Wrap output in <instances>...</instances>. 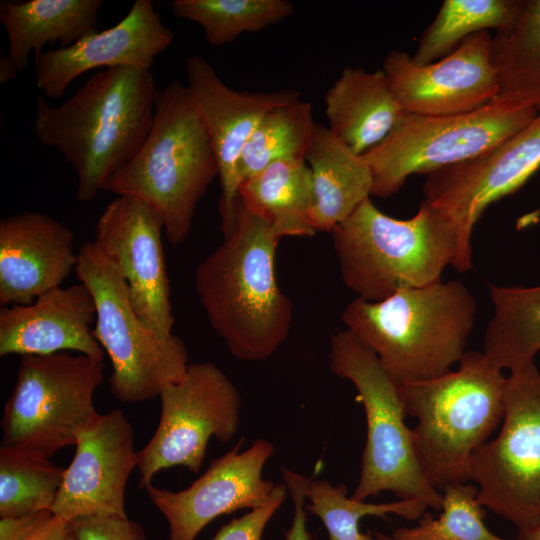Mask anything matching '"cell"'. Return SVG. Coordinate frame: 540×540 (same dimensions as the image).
<instances>
[{
    "label": "cell",
    "instance_id": "obj_1",
    "mask_svg": "<svg viewBox=\"0 0 540 540\" xmlns=\"http://www.w3.org/2000/svg\"><path fill=\"white\" fill-rule=\"evenodd\" d=\"M157 90L150 69L123 66L98 71L60 105L38 96L35 135L74 169L77 200L95 198L137 153L152 125Z\"/></svg>",
    "mask_w": 540,
    "mask_h": 540
},
{
    "label": "cell",
    "instance_id": "obj_2",
    "mask_svg": "<svg viewBox=\"0 0 540 540\" xmlns=\"http://www.w3.org/2000/svg\"><path fill=\"white\" fill-rule=\"evenodd\" d=\"M222 232V244L195 271L200 304L234 357L267 359L285 342L292 322V303L275 274L282 237L239 199Z\"/></svg>",
    "mask_w": 540,
    "mask_h": 540
},
{
    "label": "cell",
    "instance_id": "obj_3",
    "mask_svg": "<svg viewBox=\"0 0 540 540\" xmlns=\"http://www.w3.org/2000/svg\"><path fill=\"white\" fill-rule=\"evenodd\" d=\"M476 300L457 280L404 289L376 302L357 297L341 319L399 385L450 371L465 354Z\"/></svg>",
    "mask_w": 540,
    "mask_h": 540
},
{
    "label": "cell",
    "instance_id": "obj_4",
    "mask_svg": "<svg viewBox=\"0 0 540 540\" xmlns=\"http://www.w3.org/2000/svg\"><path fill=\"white\" fill-rule=\"evenodd\" d=\"M218 175L210 138L188 88L173 80L157 90L152 125L141 147L103 190L151 207L168 241L177 246L188 238L197 205Z\"/></svg>",
    "mask_w": 540,
    "mask_h": 540
},
{
    "label": "cell",
    "instance_id": "obj_5",
    "mask_svg": "<svg viewBox=\"0 0 540 540\" xmlns=\"http://www.w3.org/2000/svg\"><path fill=\"white\" fill-rule=\"evenodd\" d=\"M331 233L345 285L367 301L437 283L446 266H459L457 229L425 201L402 220L369 197Z\"/></svg>",
    "mask_w": 540,
    "mask_h": 540
},
{
    "label": "cell",
    "instance_id": "obj_6",
    "mask_svg": "<svg viewBox=\"0 0 540 540\" xmlns=\"http://www.w3.org/2000/svg\"><path fill=\"white\" fill-rule=\"evenodd\" d=\"M455 371L399 386L418 460L438 490L470 481L473 453L502 421L507 377L483 352H465Z\"/></svg>",
    "mask_w": 540,
    "mask_h": 540
},
{
    "label": "cell",
    "instance_id": "obj_7",
    "mask_svg": "<svg viewBox=\"0 0 540 540\" xmlns=\"http://www.w3.org/2000/svg\"><path fill=\"white\" fill-rule=\"evenodd\" d=\"M329 367L354 385L366 417L361 472L351 497L365 501L388 491L399 499L420 500L440 511L443 495L418 460L412 429L405 423L407 413L399 385L375 353L349 330H340L330 339Z\"/></svg>",
    "mask_w": 540,
    "mask_h": 540
},
{
    "label": "cell",
    "instance_id": "obj_8",
    "mask_svg": "<svg viewBox=\"0 0 540 540\" xmlns=\"http://www.w3.org/2000/svg\"><path fill=\"white\" fill-rule=\"evenodd\" d=\"M75 271L95 302L93 335L111 360L114 397L142 402L181 381L189 365L184 342L175 334L160 336L140 319L125 280L94 241L79 248Z\"/></svg>",
    "mask_w": 540,
    "mask_h": 540
},
{
    "label": "cell",
    "instance_id": "obj_9",
    "mask_svg": "<svg viewBox=\"0 0 540 540\" xmlns=\"http://www.w3.org/2000/svg\"><path fill=\"white\" fill-rule=\"evenodd\" d=\"M104 359L70 352L22 356L0 422L2 447L51 458L74 446L76 434L100 414L94 394Z\"/></svg>",
    "mask_w": 540,
    "mask_h": 540
},
{
    "label": "cell",
    "instance_id": "obj_10",
    "mask_svg": "<svg viewBox=\"0 0 540 540\" xmlns=\"http://www.w3.org/2000/svg\"><path fill=\"white\" fill-rule=\"evenodd\" d=\"M530 106L497 101L463 114H404L387 137L362 155L373 175L371 195L397 193L413 174L472 159L518 132L537 114Z\"/></svg>",
    "mask_w": 540,
    "mask_h": 540
},
{
    "label": "cell",
    "instance_id": "obj_11",
    "mask_svg": "<svg viewBox=\"0 0 540 540\" xmlns=\"http://www.w3.org/2000/svg\"><path fill=\"white\" fill-rule=\"evenodd\" d=\"M480 505L519 531L540 525V372L535 362L507 377L502 427L470 461Z\"/></svg>",
    "mask_w": 540,
    "mask_h": 540
},
{
    "label": "cell",
    "instance_id": "obj_12",
    "mask_svg": "<svg viewBox=\"0 0 540 540\" xmlns=\"http://www.w3.org/2000/svg\"><path fill=\"white\" fill-rule=\"evenodd\" d=\"M161 413L150 441L138 451L139 486L171 467L199 472L209 440L226 443L239 428L242 398L229 377L210 362L189 363L186 375L165 386Z\"/></svg>",
    "mask_w": 540,
    "mask_h": 540
},
{
    "label": "cell",
    "instance_id": "obj_13",
    "mask_svg": "<svg viewBox=\"0 0 540 540\" xmlns=\"http://www.w3.org/2000/svg\"><path fill=\"white\" fill-rule=\"evenodd\" d=\"M539 168L540 111L518 132L476 157L427 175L423 201L458 232V271L472 268L473 229L485 209L519 190Z\"/></svg>",
    "mask_w": 540,
    "mask_h": 540
},
{
    "label": "cell",
    "instance_id": "obj_14",
    "mask_svg": "<svg viewBox=\"0 0 540 540\" xmlns=\"http://www.w3.org/2000/svg\"><path fill=\"white\" fill-rule=\"evenodd\" d=\"M162 232L163 221L156 211L123 195L102 211L93 241L125 280L140 319L160 336L169 337L174 334V317Z\"/></svg>",
    "mask_w": 540,
    "mask_h": 540
},
{
    "label": "cell",
    "instance_id": "obj_15",
    "mask_svg": "<svg viewBox=\"0 0 540 540\" xmlns=\"http://www.w3.org/2000/svg\"><path fill=\"white\" fill-rule=\"evenodd\" d=\"M382 70L406 114H463L487 105L499 92L489 30L470 35L449 55L425 65L415 64L404 51L392 50Z\"/></svg>",
    "mask_w": 540,
    "mask_h": 540
},
{
    "label": "cell",
    "instance_id": "obj_16",
    "mask_svg": "<svg viewBox=\"0 0 540 540\" xmlns=\"http://www.w3.org/2000/svg\"><path fill=\"white\" fill-rule=\"evenodd\" d=\"M243 439L224 455L211 460L207 470L191 485L171 491L150 484L146 492L169 525L168 540H195L211 521L240 509L265 506L275 486L263 478V469L274 452L266 439L240 451Z\"/></svg>",
    "mask_w": 540,
    "mask_h": 540
},
{
    "label": "cell",
    "instance_id": "obj_17",
    "mask_svg": "<svg viewBox=\"0 0 540 540\" xmlns=\"http://www.w3.org/2000/svg\"><path fill=\"white\" fill-rule=\"evenodd\" d=\"M74 457L51 511L71 521L88 516L127 517L125 490L138 466L134 431L124 412L100 414L76 434Z\"/></svg>",
    "mask_w": 540,
    "mask_h": 540
},
{
    "label": "cell",
    "instance_id": "obj_18",
    "mask_svg": "<svg viewBox=\"0 0 540 540\" xmlns=\"http://www.w3.org/2000/svg\"><path fill=\"white\" fill-rule=\"evenodd\" d=\"M186 85L203 120L219 169L221 229L229 226L238 200L237 167L254 129L270 110L301 98L293 89L237 91L225 84L203 57L186 59Z\"/></svg>",
    "mask_w": 540,
    "mask_h": 540
},
{
    "label": "cell",
    "instance_id": "obj_19",
    "mask_svg": "<svg viewBox=\"0 0 540 540\" xmlns=\"http://www.w3.org/2000/svg\"><path fill=\"white\" fill-rule=\"evenodd\" d=\"M152 0H136L114 26L92 30L71 46L34 55L36 86L49 98H60L80 75L96 68L150 69L173 42Z\"/></svg>",
    "mask_w": 540,
    "mask_h": 540
},
{
    "label": "cell",
    "instance_id": "obj_20",
    "mask_svg": "<svg viewBox=\"0 0 540 540\" xmlns=\"http://www.w3.org/2000/svg\"><path fill=\"white\" fill-rule=\"evenodd\" d=\"M73 232L40 212L25 211L0 222V303L27 305L61 286L75 270Z\"/></svg>",
    "mask_w": 540,
    "mask_h": 540
},
{
    "label": "cell",
    "instance_id": "obj_21",
    "mask_svg": "<svg viewBox=\"0 0 540 540\" xmlns=\"http://www.w3.org/2000/svg\"><path fill=\"white\" fill-rule=\"evenodd\" d=\"M94 299L83 284L56 287L27 305L2 306L0 355L75 352L104 359L93 335Z\"/></svg>",
    "mask_w": 540,
    "mask_h": 540
},
{
    "label": "cell",
    "instance_id": "obj_22",
    "mask_svg": "<svg viewBox=\"0 0 540 540\" xmlns=\"http://www.w3.org/2000/svg\"><path fill=\"white\" fill-rule=\"evenodd\" d=\"M102 0H28L0 4V22L8 35L7 53L0 58V83L24 71L29 56L47 43L60 48L74 44L96 30Z\"/></svg>",
    "mask_w": 540,
    "mask_h": 540
},
{
    "label": "cell",
    "instance_id": "obj_23",
    "mask_svg": "<svg viewBox=\"0 0 540 540\" xmlns=\"http://www.w3.org/2000/svg\"><path fill=\"white\" fill-rule=\"evenodd\" d=\"M324 105L328 129L359 155L383 141L406 114L382 69L345 67Z\"/></svg>",
    "mask_w": 540,
    "mask_h": 540
},
{
    "label": "cell",
    "instance_id": "obj_24",
    "mask_svg": "<svg viewBox=\"0 0 540 540\" xmlns=\"http://www.w3.org/2000/svg\"><path fill=\"white\" fill-rule=\"evenodd\" d=\"M305 160L311 170L309 218L318 231H332L370 197L373 175L363 159L327 126L316 123Z\"/></svg>",
    "mask_w": 540,
    "mask_h": 540
},
{
    "label": "cell",
    "instance_id": "obj_25",
    "mask_svg": "<svg viewBox=\"0 0 540 540\" xmlns=\"http://www.w3.org/2000/svg\"><path fill=\"white\" fill-rule=\"evenodd\" d=\"M311 196V170L304 158L277 160L244 180L238 190L245 209L281 237L315 235L309 218Z\"/></svg>",
    "mask_w": 540,
    "mask_h": 540
},
{
    "label": "cell",
    "instance_id": "obj_26",
    "mask_svg": "<svg viewBox=\"0 0 540 540\" xmlns=\"http://www.w3.org/2000/svg\"><path fill=\"white\" fill-rule=\"evenodd\" d=\"M494 313L484 335L483 354L500 369L518 371L540 351V285H489Z\"/></svg>",
    "mask_w": 540,
    "mask_h": 540
},
{
    "label": "cell",
    "instance_id": "obj_27",
    "mask_svg": "<svg viewBox=\"0 0 540 540\" xmlns=\"http://www.w3.org/2000/svg\"><path fill=\"white\" fill-rule=\"evenodd\" d=\"M499 92L494 101L540 111V0H521L514 22L492 37Z\"/></svg>",
    "mask_w": 540,
    "mask_h": 540
},
{
    "label": "cell",
    "instance_id": "obj_28",
    "mask_svg": "<svg viewBox=\"0 0 540 540\" xmlns=\"http://www.w3.org/2000/svg\"><path fill=\"white\" fill-rule=\"evenodd\" d=\"M520 5L521 0H444L422 34L412 61L417 65L435 62L476 32L509 27Z\"/></svg>",
    "mask_w": 540,
    "mask_h": 540
},
{
    "label": "cell",
    "instance_id": "obj_29",
    "mask_svg": "<svg viewBox=\"0 0 540 540\" xmlns=\"http://www.w3.org/2000/svg\"><path fill=\"white\" fill-rule=\"evenodd\" d=\"M315 124L312 105L302 98L266 113L241 152L239 186L277 160L305 159Z\"/></svg>",
    "mask_w": 540,
    "mask_h": 540
},
{
    "label": "cell",
    "instance_id": "obj_30",
    "mask_svg": "<svg viewBox=\"0 0 540 540\" xmlns=\"http://www.w3.org/2000/svg\"><path fill=\"white\" fill-rule=\"evenodd\" d=\"M306 511L317 516L325 526L329 540H375L371 533H362L359 523L366 516L388 519L397 515L418 520L428 508L415 499H399L389 503H367L347 496L345 485H333L324 479L306 478Z\"/></svg>",
    "mask_w": 540,
    "mask_h": 540
},
{
    "label": "cell",
    "instance_id": "obj_31",
    "mask_svg": "<svg viewBox=\"0 0 540 540\" xmlns=\"http://www.w3.org/2000/svg\"><path fill=\"white\" fill-rule=\"evenodd\" d=\"M172 12L199 24L207 42L223 46L243 33L277 24L294 13L288 0H175Z\"/></svg>",
    "mask_w": 540,
    "mask_h": 540
},
{
    "label": "cell",
    "instance_id": "obj_32",
    "mask_svg": "<svg viewBox=\"0 0 540 540\" xmlns=\"http://www.w3.org/2000/svg\"><path fill=\"white\" fill-rule=\"evenodd\" d=\"M50 459L0 447V517L51 511L65 469Z\"/></svg>",
    "mask_w": 540,
    "mask_h": 540
},
{
    "label": "cell",
    "instance_id": "obj_33",
    "mask_svg": "<svg viewBox=\"0 0 540 540\" xmlns=\"http://www.w3.org/2000/svg\"><path fill=\"white\" fill-rule=\"evenodd\" d=\"M441 514L424 513L413 527L393 531L395 540H507L492 533L484 524V510L477 499L478 489L467 483L443 490Z\"/></svg>",
    "mask_w": 540,
    "mask_h": 540
},
{
    "label": "cell",
    "instance_id": "obj_34",
    "mask_svg": "<svg viewBox=\"0 0 540 540\" xmlns=\"http://www.w3.org/2000/svg\"><path fill=\"white\" fill-rule=\"evenodd\" d=\"M288 494L285 484L277 483L272 499L265 506L252 509L223 525L212 540H262L266 525Z\"/></svg>",
    "mask_w": 540,
    "mask_h": 540
},
{
    "label": "cell",
    "instance_id": "obj_35",
    "mask_svg": "<svg viewBox=\"0 0 540 540\" xmlns=\"http://www.w3.org/2000/svg\"><path fill=\"white\" fill-rule=\"evenodd\" d=\"M75 540H145L140 524L119 516H88L69 521Z\"/></svg>",
    "mask_w": 540,
    "mask_h": 540
},
{
    "label": "cell",
    "instance_id": "obj_36",
    "mask_svg": "<svg viewBox=\"0 0 540 540\" xmlns=\"http://www.w3.org/2000/svg\"><path fill=\"white\" fill-rule=\"evenodd\" d=\"M283 483L294 504V514L290 528L285 533V540H313L306 527V495L304 475L288 468L282 469Z\"/></svg>",
    "mask_w": 540,
    "mask_h": 540
},
{
    "label": "cell",
    "instance_id": "obj_37",
    "mask_svg": "<svg viewBox=\"0 0 540 540\" xmlns=\"http://www.w3.org/2000/svg\"><path fill=\"white\" fill-rule=\"evenodd\" d=\"M52 516V511L44 510L18 516L0 517V540H27Z\"/></svg>",
    "mask_w": 540,
    "mask_h": 540
},
{
    "label": "cell",
    "instance_id": "obj_38",
    "mask_svg": "<svg viewBox=\"0 0 540 540\" xmlns=\"http://www.w3.org/2000/svg\"><path fill=\"white\" fill-rule=\"evenodd\" d=\"M27 540H75L69 521L53 516Z\"/></svg>",
    "mask_w": 540,
    "mask_h": 540
},
{
    "label": "cell",
    "instance_id": "obj_39",
    "mask_svg": "<svg viewBox=\"0 0 540 540\" xmlns=\"http://www.w3.org/2000/svg\"><path fill=\"white\" fill-rule=\"evenodd\" d=\"M517 540H540V525L528 531H519Z\"/></svg>",
    "mask_w": 540,
    "mask_h": 540
},
{
    "label": "cell",
    "instance_id": "obj_40",
    "mask_svg": "<svg viewBox=\"0 0 540 540\" xmlns=\"http://www.w3.org/2000/svg\"><path fill=\"white\" fill-rule=\"evenodd\" d=\"M375 540H395L392 535H387L381 532L373 533Z\"/></svg>",
    "mask_w": 540,
    "mask_h": 540
}]
</instances>
